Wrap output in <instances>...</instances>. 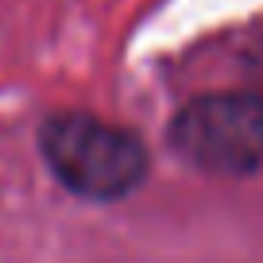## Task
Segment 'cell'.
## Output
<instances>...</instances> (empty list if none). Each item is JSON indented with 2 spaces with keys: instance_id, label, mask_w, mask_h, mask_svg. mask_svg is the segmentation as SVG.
<instances>
[{
  "instance_id": "1",
  "label": "cell",
  "mask_w": 263,
  "mask_h": 263,
  "mask_svg": "<svg viewBox=\"0 0 263 263\" xmlns=\"http://www.w3.org/2000/svg\"><path fill=\"white\" fill-rule=\"evenodd\" d=\"M43 159L70 194L89 201L128 197L147 174L143 143L120 124L89 112H58L39 132Z\"/></svg>"
},
{
  "instance_id": "2",
  "label": "cell",
  "mask_w": 263,
  "mask_h": 263,
  "mask_svg": "<svg viewBox=\"0 0 263 263\" xmlns=\"http://www.w3.org/2000/svg\"><path fill=\"white\" fill-rule=\"evenodd\" d=\"M171 147L209 174H252L263 166V93H209L171 120Z\"/></svg>"
}]
</instances>
